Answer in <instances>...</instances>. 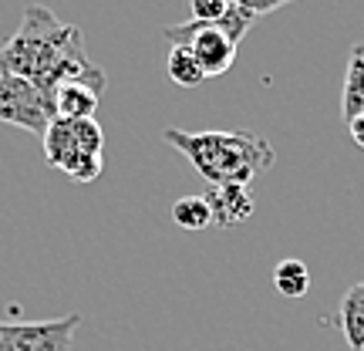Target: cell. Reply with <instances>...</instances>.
Wrapping results in <instances>:
<instances>
[{
  "label": "cell",
  "mask_w": 364,
  "mask_h": 351,
  "mask_svg": "<svg viewBox=\"0 0 364 351\" xmlns=\"http://www.w3.org/2000/svg\"><path fill=\"white\" fill-rule=\"evenodd\" d=\"M98 71L85 51L81 27L58 21L44 4H27L21 27L0 44V78H27L54 91L61 81L91 78Z\"/></svg>",
  "instance_id": "6da1fadb"
},
{
  "label": "cell",
  "mask_w": 364,
  "mask_h": 351,
  "mask_svg": "<svg viewBox=\"0 0 364 351\" xmlns=\"http://www.w3.org/2000/svg\"><path fill=\"white\" fill-rule=\"evenodd\" d=\"M162 139L189 159L209 186H250L277 162L273 145L257 132L236 129V132H182L166 129Z\"/></svg>",
  "instance_id": "7a4b0ae2"
},
{
  "label": "cell",
  "mask_w": 364,
  "mask_h": 351,
  "mask_svg": "<svg viewBox=\"0 0 364 351\" xmlns=\"http://www.w3.org/2000/svg\"><path fill=\"white\" fill-rule=\"evenodd\" d=\"M44 159L75 182H95L105 172V132L95 118H54L44 132Z\"/></svg>",
  "instance_id": "3957f363"
},
{
  "label": "cell",
  "mask_w": 364,
  "mask_h": 351,
  "mask_svg": "<svg viewBox=\"0 0 364 351\" xmlns=\"http://www.w3.org/2000/svg\"><path fill=\"white\" fill-rule=\"evenodd\" d=\"M54 91L44 85H34L27 78H0V122L27 129L44 139L48 125L54 122Z\"/></svg>",
  "instance_id": "277c9868"
},
{
  "label": "cell",
  "mask_w": 364,
  "mask_h": 351,
  "mask_svg": "<svg viewBox=\"0 0 364 351\" xmlns=\"http://www.w3.org/2000/svg\"><path fill=\"white\" fill-rule=\"evenodd\" d=\"M162 34H166V41H169L172 48H189L196 54V61L203 65L206 78L226 75L236 65V44L216 24H206V21L169 24Z\"/></svg>",
  "instance_id": "5b68a950"
},
{
  "label": "cell",
  "mask_w": 364,
  "mask_h": 351,
  "mask_svg": "<svg viewBox=\"0 0 364 351\" xmlns=\"http://www.w3.org/2000/svg\"><path fill=\"white\" fill-rule=\"evenodd\" d=\"M81 314H65L51 321H0V351H71Z\"/></svg>",
  "instance_id": "8992f818"
},
{
  "label": "cell",
  "mask_w": 364,
  "mask_h": 351,
  "mask_svg": "<svg viewBox=\"0 0 364 351\" xmlns=\"http://www.w3.org/2000/svg\"><path fill=\"white\" fill-rule=\"evenodd\" d=\"M108 88V75L98 71L91 78H71L54 88V115L58 118H95L102 95Z\"/></svg>",
  "instance_id": "52a82bcc"
},
{
  "label": "cell",
  "mask_w": 364,
  "mask_h": 351,
  "mask_svg": "<svg viewBox=\"0 0 364 351\" xmlns=\"http://www.w3.org/2000/svg\"><path fill=\"white\" fill-rule=\"evenodd\" d=\"M206 203L213 213V226H223V230L253 216V196L247 186H209Z\"/></svg>",
  "instance_id": "ba28073f"
},
{
  "label": "cell",
  "mask_w": 364,
  "mask_h": 351,
  "mask_svg": "<svg viewBox=\"0 0 364 351\" xmlns=\"http://www.w3.org/2000/svg\"><path fill=\"white\" fill-rule=\"evenodd\" d=\"M364 115V41L354 44L348 54V71H344V91H341V118Z\"/></svg>",
  "instance_id": "9c48e42d"
},
{
  "label": "cell",
  "mask_w": 364,
  "mask_h": 351,
  "mask_svg": "<svg viewBox=\"0 0 364 351\" xmlns=\"http://www.w3.org/2000/svg\"><path fill=\"white\" fill-rule=\"evenodd\" d=\"M338 321H341L344 338H348V348L364 351V281H358V284L344 294Z\"/></svg>",
  "instance_id": "30bf717a"
},
{
  "label": "cell",
  "mask_w": 364,
  "mask_h": 351,
  "mask_svg": "<svg viewBox=\"0 0 364 351\" xmlns=\"http://www.w3.org/2000/svg\"><path fill=\"white\" fill-rule=\"evenodd\" d=\"M166 71L169 78L179 85V88H199L206 81V71L196 61V54L189 48H169V58H166Z\"/></svg>",
  "instance_id": "8fae6325"
},
{
  "label": "cell",
  "mask_w": 364,
  "mask_h": 351,
  "mask_svg": "<svg viewBox=\"0 0 364 351\" xmlns=\"http://www.w3.org/2000/svg\"><path fill=\"white\" fill-rule=\"evenodd\" d=\"M273 287L284 298H304L311 290V271L304 261H280L273 271Z\"/></svg>",
  "instance_id": "7c38bea8"
},
{
  "label": "cell",
  "mask_w": 364,
  "mask_h": 351,
  "mask_svg": "<svg viewBox=\"0 0 364 351\" xmlns=\"http://www.w3.org/2000/svg\"><path fill=\"white\" fill-rule=\"evenodd\" d=\"M172 220L182 230H206L213 226V213H209L206 196H182L172 203Z\"/></svg>",
  "instance_id": "4fadbf2b"
},
{
  "label": "cell",
  "mask_w": 364,
  "mask_h": 351,
  "mask_svg": "<svg viewBox=\"0 0 364 351\" xmlns=\"http://www.w3.org/2000/svg\"><path fill=\"white\" fill-rule=\"evenodd\" d=\"M253 21H257V17H253L250 11H243V7L230 4V7H226V14H223L220 21H216V27H220L223 34H226V38H230L236 48H240V41L247 38V31L253 27Z\"/></svg>",
  "instance_id": "5bb4252c"
},
{
  "label": "cell",
  "mask_w": 364,
  "mask_h": 351,
  "mask_svg": "<svg viewBox=\"0 0 364 351\" xmlns=\"http://www.w3.org/2000/svg\"><path fill=\"white\" fill-rule=\"evenodd\" d=\"M189 4H193V21H206V24H216L230 7V0H189Z\"/></svg>",
  "instance_id": "9a60e30c"
},
{
  "label": "cell",
  "mask_w": 364,
  "mask_h": 351,
  "mask_svg": "<svg viewBox=\"0 0 364 351\" xmlns=\"http://www.w3.org/2000/svg\"><path fill=\"white\" fill-rule=\"evenodd\" d=\"M230 4H236V7H243V11H250L253 17H263V14L280 11V7H287V4H294V0H230Z\"/></svg>",
  "instance_id": "2e32d148"
},
{
  "label": "cell",
  "mask_w": 364,
  "mask_h": 351,
  "mask_svg": "<svg viewBox=\"0 0 364 351\" xmlns=\"http://www.w3.org/2000/svg\"><path fill=\"white\" fill-rule=\"evenodd\" d=\"M348 132H351L354 145H358V149H364V115L351 118V122H348Z\"/></svg>",
  "instance_id": "e0dca14e"
}]
</instances>
